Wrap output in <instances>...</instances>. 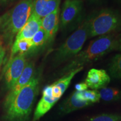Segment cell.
Returning a JSON list of instances; mask_svg holds the SVG:
<instances>
[{"instance_id":"cell-21","label":"cell","mask_w":121,"mask_h":121,"mask_svg":"<svg viewBox=\"0 0 121 121\" xmlns=\"http://www.w3.org/2000/svg\"><path fill=\"white\" fill-rule=\"evenodd\" d=\"M75 88L77 91H82L87 90L89 87L85 82H82L76 84Z\"/></svg>"},{"instance_id":"cell-23","label":"cell","mask_w":121,"mask_h":121,"mask_svg":"<svg viewBox=\"0 0 121 121\" xmlns=\"http://www.w3.org/2000/svg\"><path fill=\"white\" fill-rule=\"evenodd\" d=\"M14 1L15 0H0V4H1V5L6 6L11 4V2H13V1Z\"/></svg>"},{"instance_id":"cell-1","label":"cell","mask_w":121,"mask_h":121,"mask_svg":"<svg viewBox=\"0 0 121 121\" xmlns=\"http://www.w3.org/2000/svg\"><path fill=\"white\" fill-rule=\"evenodd\" d=\"M40 75L35 72L33 78L7 108L4 118L7 121H28L38 94Z\"/></svg>"},{"instance_id":"cell-4","label":"cell","mask_w":121,"mask_h":121,"mask_svg":"<svg viewBox=\"0 0 121 121\" xmlns=\"http://www.w3.org/2000/svg\"><path fill=\"white\" fill-rule=\"evenodd\" d=\"M84 67L71 71L63 75L57 81L44 88L42 96L35 110L32 121H38L51 110L67 90L74 76Z\"/></svg>"},{"instance_id":"cell-16","label":"cell","mask_w":121,"mask_h":121,"mask_svg":"<svg viewBox=\"0 0 121 121\" xmlns=\"http://www.w3.org/2000/svg\"><path fill=\"white\" fill-rule=\"evenodd\" d=\"M100 99L105 102L121 100V90L114 87H104L99 91Z\"/></svg>"},{"instance_id":"cell-14","label":"cell","mask_w":121,"mask_h":121,"mask_svg":"<svg viewBox=\"0 0 121 121\" xmlns=\"http://www.w3.org/2000/svg\"><path fill=\"white\" fill-rule=\"evenodd\" d=\"M60 0H33V13L40 18L60 8Z\"/></svg>"},{"instance_id":"cell-15","label":"cell","mask_w":121,"mask_h":121,"mask_svg":"<svg viewBox=\"0 0 121 121\" xmlns=\"http://www.w3.org/2000/svg\"><path fill=\"white\" fill-rule=\"evenodd\" d=\"M32 49L33 43L31 39H22L15 40L11 47V58L19 54L26 56L28 53L31 52Z\"/></svg>"},{"instance_id":"cell-24","label":"cell","mask_w":121,"mask_h":121,"mask_svg":"<svg viewBox=\"0 0 121 121\" xmlns=\"http://www.w3.org/2000/svg\"><path fill=\"white\" fill-rule=\"evenodd\" d=\"M118 49H119V51L121 52V38L119 39L118 41Z\"/></svg>"},{"instance_id":"cell-17","label":"cell","mask_w":121,"mask_h":121,"mask_svg":"<svg viewBox=\"0 0 121 121\" xmlns=\"http://www.w3.org/2000/svg\"><path fill=\"white\" fill-rule=\"evenodd\" d=\"M76 91L77 96L81 100L93 104L99 102L100 97L99 91L96 90H86L82 91Z\"/></svg>"},{"instance_id":"cell-8","label":"cell","mask_w":121,"mask_h":121,"mask_svg":"<svg viewBox=\"0 0 121 121\" xmlns=\"http://www.w3.org/2000/svg\"><path fill=\"white\" fill-rule=\"evenodd\" d=\"M27 63L26 56L19 54L10 58L5 66L4 81L6 88L10 90L23 72Z\"/></svg>"},{"instance_id":"cell-26","label":"cell","mask_w":121,"mask_h":121,"mask_svg":"<svg viewBox=\"0 0 121 121\" xmlns=\"http://www.w3.org/2000/svg\"><path fill=\"white\" fill-rule=\"evenodd\" d=\"M91 1H96V0H91Z\"/></svg>"},{"instance_id":"cell-9","label":"cell","mask_w":121,"mask_h":121,"mask_svg":"<svg viewBox=\"0 0 121 121\" xmlns=\"http://www.w3.org/2000/svg\"><path fill=\"white\" fill-rule=\"evenodd\" d=\"M34 64L31 62H27L24 68L23 72L22 73L17 82L13 88L9 90V93L7 95L4 102V108L5 109L11 103L15 96L18 94L20 91L30 81L35 73Z\"/></svg>"},{"instance_id":"cell-20","label":"cell","mask_w":121,"mask_h":121,"mask_svg":"<svg viewBox=\"0 0 121 121\" xmlns=\"http://www.w3.org/2000/svg\"><path fill=\"white\" fill-rule=\"evenodd\" d=\"M86 121H121V115L105 113L90 118Z\"/></svg>"},{"instance_id":"cell-11","label":"cell","mask_w":121,"mask_h":121,"mask_svg":"<svg viewBox=\"0 0 121 121\" xmlns=\"http://www.w3.org/2000/svg\"><path fill=\"white\" fill-rule=\"evenodd\" d=\"M90 105L91 104L89 103L78 99L75 91L60 104L58 107V113L60 116H65L72 112L85 108Z\"/></svg>"},{"instance_id":"cell-18","label":"cell","mask_w":121,"mask_h":121,"mask_svg":"<svg viewBox=\"0 0 121 121\" xmlns=\"http://www.w3.org/2000/svg\"><path fill=\"white\" fill-rule=\"evenodd\" d=\"M110 75L116 79H121V54L115 55L109 64Z\"/></svg>"},{"instance_id":"cell-13","label":"cell","mask_w":121,"mask_h":121,"mask_svg":"<svg viewBox=\"0 0 121 121\" xmlns=\"http://www.w3.org/2000/svg\"><path fill=\"white\" fill-rule=\"evenodd\" d=\"M60 8L41 19V28L48 35V41L54 39L58 30L60 24Z\"/></svg>"},{"instance_id":"cell-10","label":"cell","mask_w":121,"mask_h":121,"mask_svg":"<svg viewBox=\"0 0 121 121\" xmlns=\"http://www.w3.org/2000/svg\"><path fill=\"white\" fill-rule=\"evenodd\" d=\"M110 81V76L105 70L91 69L89 71L84 82L89 88L98 90L107 87Z\"/></svg>"},{"instance_id":"cell-25","label":"cell","mask_w":121,"mask_h":121,"mask_svg":"<svg viewBox=\"0 0 121 121\" xmlns=\"http://www.w3.org/2000/svg\"><path fill=\"white\" fill-rule=\"evenodd\" d=\"M1 21H2V20H1V17H0V26H1Z\"/></svg>"},{"instance_id":"cell-12","label":"cell","mask_w":121,"mask_h":121,"mask_svg":"<svg viewBox=\"0 0 121 121\" xmlns=\"http://www.w3.org/2000/svg\"><path fill=\"white\" fill-rule=\"evenodd\" d=\"M41 19L32 13L24 26L16 34L15 40L22 39H31L41 28Z\"/></svg>"},{"instance_id":"cell-2","label":"cell","mask_w":121,"mask_h":121,"mask_svg":"<svg viewBox=\"0 0 121 121\" xmlns=\"http://www.w3.org/2000/svg\"><path fill=\"white\" fill-rule=\"evenodd\" d=\"M118 41L119 39L113 33L100 36L92 40L85 49L71 60L61 69L60 74L63 76L76 69L84 67L85 65L95 61L111 51L118 49Z\"/></svg>"},{"instance_id":"cell-3","label":"cell","mask_w":121,"mask_h":121,"mask_svg":"<svg viewBox=\"0 0 121 121\" xmlns=\"http://www.w3.org/2000/svg\"><path fill=\"white\" fill-rule=\"evenodd\" d=\"M33 0H21L1 17L0 30L7 44L13 43V38L21 30L33 13Z\"/></svg>"},{"instance_id":"cell-5","label":"cell","mask_w":121,"mask_h":121,"mask_svg":"<svg viewBox=\"0 0 121 121\" xmlns=\"http://www.w3.org/2000/svg\"><path fill=\"white\" fill-rule=\"evenodd\" d=\"M89 18L81 22L78 29L56 50L53 60L56 66L72 60L79 53L89 38Z\"/></svg>"},{"instance_id":"cell-22","label":"cell","mask_w":121,"mask_h":121,"mask_svg":"<svg viewBox=\"0 0 121 121\" xmlns=\"http://www.w3.org/2000/svg\"><path fill=\"white\" fill-rule=\"evenodd\" d=\"M4 49L2 47L0 46V67H1V65L2 64L3 60H4Z\"/></svg>"},{"instance_id":"cell-27","label":"cell","mask_w":121,"mask_h":121,"mask_svg":"<svg viewBox=\"0 0 121 121\" xmlns=\"http://www.w3.org/2000/svg\"><path fill=\"white\" fill-rule=\"evenodd\" d=\"M119 1H120V2H121V0H119Z\"/></svg>"},{"instance_id":"cell-19","label":"cell","mask_w":121,"mask_h":121,"mask_svg":"<svg viewBox=\"0 0 121 121\" xmlns=\"http://www.w3.org/2000/svg\"><path fill=\"white\" fill-rule=\"evenodd\" d=\"M31 40L33 43V49L31 52L43 47L48 42L49 43L47 34L42 28L33 36Z\"/></svg>"},{"instance_id":"cell-6","label":"cell","mask_w":121,"mask_h":121,"mask_svg":"<svg viewBox=\"0 0 121 121\" xmlns=\"http://www.w3.org/2000/svg\"><path fill=\"white\" fill-rule=\"evenodd\" d=\"M89 38L105 35L121 29V16L118 13L106 9L89 18Z\"/></svg>"},{"instance_id":"cell-7","label":"cell","mask_w":121,"mask_h":121,"mask_svg":"<svg viewBox=\"0 0 121 121\" xmlns=\"http://www.w3.org/2000/svg\"><path fill=\"white\" fill-rule=\"evenodd\" d=\"M82 0H66L60 16V25L63 30L79 24L82 17Z\"/></svg>"}]
</instances>
